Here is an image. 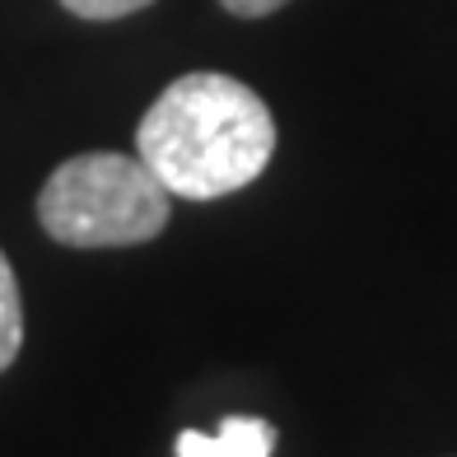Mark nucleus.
I'll return each instance as SVG.
<instances>
[{"instance_id": "6", "label": "nucleus", "mask_w": 457, "mask_h": 457, "mask_svg": "<svg viewBox=\"0 0 457 457\" xmlns=\"http://www.w3.org/2000/svg\"><path fill=\"white\" fill-rule=\"evenodd\" d=\"M220 5L238 19H262V14H276L280 5H289V0H220Z\"/></svg>"}, {"instance_id": "1", "label": "nucleus", "mask_w": 457, "mask_h": 457, "mask_svg": "<svg viewBox=\"0 0 457 457\" xmlns=\"http://www.w3.org/2000/svg\"><path fill=\"white\" fill-rule=\"evenodd\" d=\"M136 154L169 196L215 201L262 178L276 154V117L243 79L196 71L150 103L136 127Z\"/></svg>"}, {"instance_id": "4", "label": "nucleus", "mask_w": 457, "mask_h": 457, "mask_svg": "<svg viewBox=\"0 0 457 457\" xmlns=\"http://www.w3.org/2000/svg\"><path fill=\"white\" fill-rule=\"evenodd\" d=\"M24 345V303H19V280L10 257L0 253V373H5Z\"/></svg>"}, {"instance_id": "2", "label": "nucleus", "mask_w": 457, "mask_h": 457, "mask_svg": "<svg viewBox=\"0 0 457 457\" xmlns=\"http://www.w3.org/2000/svg\"><path fill=\"white\" fill-rule=\"evenodd\" d=\"M173 201L140 154H75L37 192V224L66 247H136L163 234Z\"/></svg>"}, {"instance_id": "5", "label": "nucleus", "mask_w": 457, "mask_h": 457, "mask_svg": "<svg viewBox=\"0 0 457 457\" xmlns=\"http://www.w3.org/2000/svg\"><path fill=\"white\" fill-rule=\"evenodd\" d=\"M61 5L79 19H127L145 5H154V0H61Z\"/></svg>"}, {"instance_id": "3", "label": "nucleus", "mask_w": 457, "mask_h": 457, "mask_svg": "<svg viewBox=\"0 0 457 457\" xmlns=\"http://www.w3.org/2000/svg\"><path fill=\"white\" fill-rule=\"evenodd\" d=\"M271 453H276V434L257 415H228L220 434H201V429L178 434V457H271Z\"/></svg>"}]
</instances>
